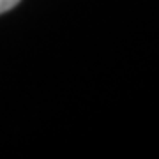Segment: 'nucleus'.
I'll use <instances>...</instances> for the list:
<instances>
[{"instance_id": "obj_1", "label": "nucleus", "mask_w": 159, "mask_h": 159, "mask_svg": "<svg viewBox=\"0 0 159 159\" xmlns=\"http://www.w3.org/2000/svg\"><path fill=\"white\" fill-rule=\"evenodd\" d=\"M20 4V0H0V14H4V12L11 11L14 6Z\"/></svg>"}]
</instances>
